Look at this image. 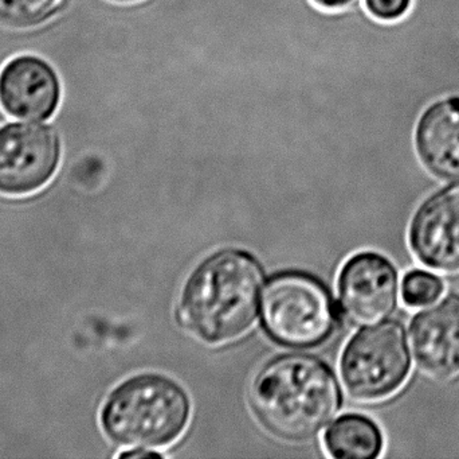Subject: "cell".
Wrapping results in <instances>:
<instances>
[{
  "label": "cell",
  "instance_id": "12",
  "mask_svg": "<svg viewBox=\"0 0 459 459\" xmlns=\"http://www.w3.org/2000/svg\"><path fill=\"white\" fill-rule=\"evenodd\" d=\"M324 447L332 458L374 459L382 455L385 438L379 426L366 415L345 414L329 426Z\"/></svg>",
  "mask_w": 459,
  "mask_h": 459
},
{
  "label": "cell",
  "instance_id": "5",
  "mask_svg": "<svg viewBox=\"0 0 459 459\" xmlns=\"http://www.w3.org/2000/svg\"><path fill=\"white\" fill-rule=\"evenodd\" d=\"M411 356L401 321L374 323L345 345L340 374L351 398L377 403L391 398L407 382Z\"/></svg>",
  "mask_w": 459,
  "mask_h": 459
},
{
  "label": "cell",
  "instance_id": "14",
  "mask_svg": "<svg viewBox=\"0 0 459 459\" xmlns=\"http://www.w3.org/2000/svg\"><path fill=\"white\" fill-rule=\"evenodd\" d=\"M444 290L441 278L425 269H411L402 280L403 302L414 309L430 306L441 298Z\"/></svg>",
  "mask_w": 459,
  "mask_h": 459
},
{
  "label": "cell",
  "instance_id": "18",
  "mask_svg": "<svg viewBox=\"0 0 459 459\" xmlns=\"http://www.w3.org/2000/svg\"><path fill=\"white\" fill-rule=\"evenodd\" d=\"M108 2L116 3V4H134V3L142 2V0H108Z\"/></svg>",
  "mask_w": 459,
  "mask_h": 459
},
{
  "label": "cell",
  "instance_id": "10",
  "mask_svg": "<svg viewBox=\"0 0 459 459\" xmlns=\"http://www.w3.org/2000/svg\"><path fill=\"white\" fill-rule=\"evenodd\" d=\"M410 341L418 366L439 379L459 375V294L426 306L410 323Z\"/></svg>",
  "mask_w": 459,
  "mask_h": 459
},
{
  "label": "cell",
  "instance_id": "1",
  "mask_svg": "<svg viewBox=\"0 0 459 459\" xmlns=\"http://www.w3.org/2000/svg\"><path fill=\"white\" fill-rule=\"evenodd\" d=\"M264 285V269L251 253L235 248L218 251L186 280L178 321L210 347L232 344L255 326Z\"/></svg>",
  "mask_w": 459,
  "mask_h": 459
},
{
  "label": "cell",
  "instance_id": "4",
  "mask_svg": "<svg viewBox=\"0 0 459 459\" xmlns=\"http://www.w3.org/2000/svg\"><path fill=\"white\" fill-rule=\"evenodd\" d=\"M262 318L267 336L283 347L309 349L325 342L337 325L336 305L313 275L285 271L264 290Z\"/></svg>",
  "mask_w": 459,
  "mask_h": 459
},
{
  "label": "cell",
  "instance_id": "7",
  "mask_svg": "<svg viewBox=\"0 0 459 459\" xmlns=\"http://www.w3.org/2000/svg\"><path fill=\"white\" fill-rule=\"evenodd\" d=\"M398 271L380 253H356L340 271V309L353 325H374L390 317L398 305Z\"/></svg>",
  "mask_w": 459,
  "mask_h": 459
},
{
  "label": "cell",
  "instance_id": "11",
  "mask_svg": "<svg viewBox=\"0 0 459 459\" xmlns=\"http://www.w3.org/2000/svg\"><path fill=\"white\" fill-rule=\"evenodd\" d=\"M417 150L426 169L446 181H459V99L429 108L417 128Z\"/></svg>",
  "mask_w": 459,
  "mask_h": 459
},
{
  "label": "cell",
  "instance_id": "15",
  "mask_svg": "<svg viewBox=\"0 0 459 459\" xmlns=\"http://www.w3.org/2000/svg\"><path fill=\"white\" fill-rule=\"evenodd\" d=\"M363 4L372 18L391 23L409 13L411 0H363Z\"/></svg>",
  "mask_w": 459,
  "mask_h": 459
},
{
  "label": "cell",
  "instance_id": "6",
  "mask_svg": "<svg viewBox=\"0 0 459 459\" xmlns=\"http://www.w3.org/2000/svg\"><path fill=\"white\" fill-rule=\"evenodd\" d=\"M62 161L58 132L37 123L0 127V196L38 193L56 177Z\"/></svg>",
  "mask_w": 459,
  "mask_h": 459
},
{
  "label": "cell",
  "instance_id": "9",
  "mask_svg": "<svg viewBox=\"0 0 459 459\" xmlns=\"http://www.w3.org/2000/svg\"><path fill=\"white\" fill-rule=\"evenodd\" d=\"M410 245L420 263L437 271L459 269V182L445 186L418 207Z\"/></svg>",
  "mask_w": 459,
  "mask_h": 459
},
{
  "label": "cell",
  "instance_id": "16",
  "mask_svg": "<svg viewBox=\"0 0 459 459\" xmlns=\"http://www.w3.org/2000/svg\"><path fill=\"white\" fill-rule=\"evenodd\" d=\"M317 7L326 11L345 10L361 0H312Z\"/></svg>",
  "mask_w": 459,
  "mask_h": 459
},
{
  "label": "cell",
  "instance_id": "17",
  "mask_svg": "<svg viewBox=\"0 0 459 459\" xmlns=\"http://www.w3.org/2000/svg\"><path fill=\"white\" fill-rule=\"evenodd\" d=\"M118 458H161V455L152 450H126V452L120 453Z\"/></svg>",
  "mask_w": 459,
  "mask_h": 459
},
{
  "label": "cell",
  "instance_id": "13",
  "mask_svg": "<svg viewBox=\"0 0 459 459\" xmlns=\"http://www.w3.org/2000/svg\"><path fill=\"white\" fill-rule=\"evenodd\" d=\"M67 0H0V24L11 29H34L53 21Z\"/></svg>",
  "mask_w": 459,
  "mask_h": 459
},
{
  "label": "cell",
  "instance_id": "2",
  "mask_svg": "<svg viewBox=\"0 0 459 459\" xmlns=\"http://www.w3.org/2000/svg\"><path fill=\"white\" fill-rule=\"evenodd\" d=\"M250 401L266 428L294 442L320 436L342 403L332 369L304 353L278 356L264 366L251 383Z\"/></svg>",
  "mask_w": 459,
  "mask_h": 459
},
{
  "label": "cell",
  "instance_id": "3",
  "mask_svg": "<svg viewBox=\"0 0 459 459\" xmlns=\"http://www.w3.org/2000/svg\"><path fill=\"white\" fill-rule=\"evenodd\" d=\"M185 388L158 374H142L118 384L105 399L100 423L107 438L128 450L167 449L190 425Z\"/></svg>",
  "mask_w": 459,
  "mask_h": 459
},
{
  "label": "cell",
  "instance_id": "8",
  "mask_svg": "<svg viewBox=\"0 0 459 459\" xmlns=\"http://www.w3.org/2000/svg\"><path fill=\"white\" fill-rule=\"evenodd\" d=\"M61 100V78L42 57L21 54L0 69V108L11 118L50 120Z\"/></svg>",
  "mask_w": 459,
  "mask_h": 459
}]
</instances>
